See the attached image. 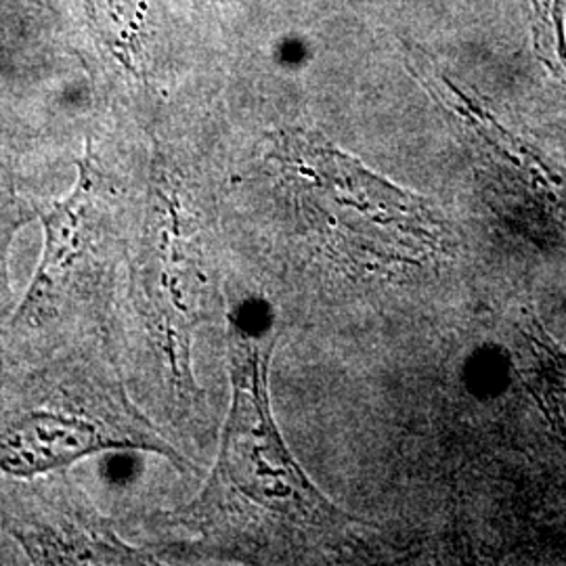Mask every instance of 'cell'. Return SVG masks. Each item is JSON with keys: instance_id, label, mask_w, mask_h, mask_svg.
<instances>
[{"instance_id": "6da1fadb", "label": "cell", "mask_w": 566, "mask_h": 566, "mask_svg": "<svg viewBox=\"0 0 566 566\" xmlns=\"http://www.w3.org/2000/svg\"><path fill=\"white\" fill-rule=\"evenodd\" d=\"M217 296L203 212L179 168L154 142L147 179L135 191L112 348L124 382L149 418L158 403L163 430L164 422L196 426L202 413L193 340L212 317Z\"/></svg>"}, {"instance_id": "7a4b0ae2", "label": "cell", "mask_w": 566, "mask_h": 566, "mask_svg": "<svg viewBox=\"0 0 566 566\" xmlns=\"http://www.w3.org/2000/svg\"><path fill=\"white\" fill-rule=\"evenodd\" d=\"M273 346V334L252 332L229 315L231 405L219 458L202 493L166 514L168 526L233 556H254L301 537L336 539L353 525L283 443L269 399Z\"/></svg>"}, {"instance_id": "3957f363", "label": "cell", "mask_w": 566, "mask_h": 566, "mask_svg": "<svg viewBox=\"0 0 566 566\" xmlns=\"http://www.w3.org/2000/svg\"><path fill=\"white\" fill-rule=\"evenodd\" d=\"M135 191L137 185L88 137L70 193L41 208V261L0 327L4 361H39L81 344H112Z\"/></svg>"}, {"instance_id": "277c9868", "label": "cell", "mask_w": 566, "mask_h": 566, "mask_svg": "<svg viewBox=\"0 0 566 566\" xmlns=\"http://www.w3.org/2000/svg\"><path fill=\"white\" fill-rule=\"evenodd\" d=\"M103 453H154L182 472L193 468L130 395L112 344L0 361V476L72 470Z\"/></svg>"}, {"instance_id": "5b68a950", "label": "cell", "mask_w": 566, "mask_h": 566, "mask_svg": "<svg viewBox=\"0 0 566 566\" xmlns=\"http://www.w3.org/2000/svg\"><path fill=\"white\" fill-rule=\"evenodd\" d=\"M296 206L355 252L411 263L443 245V224L413 193L306 130L280 135L271 151Z\"/></svg>"}, {"instance_id": "8992f818", "label": "cell", "mask_w": 566, "mask_h": 566, "mask_svg": "<svg viewBox=\"0 0 566 566\" xmlns=\"http://www.w3.org/2000/svg\"><path fill=\"white\" fill-rule=\"evenodd\" d=\"M0 539L23 565H158L160 556L128 544L84 486L60 470L0 476Z\"/></svg>"}, {"instance_id": "52a82bcc", "label": "cell", "mask_w": 566, "mask_h": 566, "mask_svg": "<svg viewBox=\"0 0 566 566\" xmlns=\"http://www.w3.org/2000/svg\"><path fill=\"white\" fill-rule=\"evenodd\" d=\"M405 57L413 78L476 137L489 163L537 202L566 212V168L497 120L485 103L443 72L424 49L407 44Z\"/></svg>"}, {"instance_id": "ba28073f", "label": "cell", "mask_w": 566, "mask_h": 566, "mask_svg": "<svg viewBox=\"0 0 566 566\" xmlns=\"http://www.w3.org/2000/svg\"><path fill=\"white\" fill-rule=\"evenodd\" d=\"M516 332L526 385L547 420L566 441V350L531 313L516 325Z\"/></svg>"}, {"instance_id": "9c48e42d", "label": "cell", "mask_w": 566, "mask_h": 566, "mask_svg": "<svg viewBox=\"0 0 566 566\" xmlns=\"http://www.w3.org/2000/svg\"><path fill=\"white\" fill-rule=\"evenodd\" d=\"M84 7L103 44L128 72L142 76L147 0H84Z\"/></svg>"}, {"instance_id": "30bf717a", "label": "cell", "mask_w": 566, "mask_h": 566, "mask_svg": "<svg viewBox=\"0 0 566 566\" xmlns=\"http://www.w3.org/2000/svg\"><path fill=\"white\" fill-rule=\"evenodd\" d=\"M32 221H41V206L21 196L15 168L0 143V327L18 304L11 283L13 243Z\"/></svg>"}, {"instance_id": "8fae6325", "label": "cell", "mask_w": 566, "mask_h": 566, "mask_svg": "<svg viewBox=\"0 0 566 566\" xmlns=\"http://www.w3.org/2000/svg\"><path fill=\"white\" fill-rule=\"evenodd\" d=\"M533 41L539 60L566 86L565 0H533Z\"/></svg>"}, {"instance_id": "7c38bea8", "label": "cell", "mask_w": 566, "mask_h": 566, "mask_svg": "<svg viewBox=\"0 0 566 566\" xmlns=\"http://www.w3.org/2000/svg\"><path fill=\"white\" fill-rule=\"evenodd\" d=\"M0 359H2V353H0Z\"/></svg>"}]
</instances>
